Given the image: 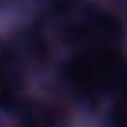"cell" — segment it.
<instances>
[{
  "mask_svg": "<svg viewBox=\"0 0 127 127\" xmlns=\"http://www.w3.org/2000/svg\"><path fill=\"white\" fill-rule=\"evenodd\" d=\"M67 77L88 94L108 92L127 79V60L112 47H92L69 62Z\"/></svg>",
  "mask_w": 127,
  "mask_h": 127,
  "instance_id": "6da1fadb",
  "label": "cell"
},
{
  "mask_svg": "<svg viewBox=\"0 0 127 127\" xmlns=\"http://www.w3.org/2000/svg\"><path fill=\"white\" fill-rule=\"evenodd\" d=\"M23 88V73L11 58H0V107H11Z\"/></svg>",
  "mask_w": 127,
  "mask_h": 127,
  "instance_id": "7a4b0ae2",
  "label": "cell"
},
{
  "mask_svg": "<svg viewBox=\"0 0 127 127\" xmlns=\"http://www.w3.org/2000/svg\"><path fill=\"white\" fill-rule=\"evenodd\" d=\"M112 127H127V88L122 92L112 110Z\"/></svg>",
  "mask_w": 127,
  "mask_h": 127,
  "instance_id": "3957f363",
  "label": "cell"
}]
</instances>
